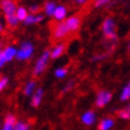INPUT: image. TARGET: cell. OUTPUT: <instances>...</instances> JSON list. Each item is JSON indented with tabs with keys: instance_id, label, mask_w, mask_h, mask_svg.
<instances>
[{
	"instance_id": "33",
	"label": "cell",
	"mask_w": 130,
	"mask_h": 130,
	"mask_svg": "<svg viewBox=\"0 0 130 130\" xmlns=\"http://www.w3.org/2000/svg\"><path fill=\"white\" fill-rule=\"evenodd\" d=\"M128 49H129V51H130V42H129V44H128Z\"/></svg>"
},
{
	"instance_id": "32",
	"label": "cell",
	"mask_w": 130,
	"mask_h": 130,
	"mask_svg": "<svg viewBox=\"0 0 130 130\" xmlns=\"http://www.w3.org/2000/svg\"><path fill=\"white\" fill-rule=\"evenodd\" d=\"M126 109H128V111H129V113H130V105H129L128 107H126Z\"/></svg>"
},
{
	"instance_id": "20",
	"label": "cell",
	"mask_w": 130,
	"mask_h": 130,
	"mask_svg": "<svg viewBox=\"0 0 130 130\" xmlns=\"http://www.w3.org/2000/svg\"><path fill=\"white\" fill-rule=\"evenodd\" d=\"M19 22H20V20L18 19V17H17L16 14L6 16V23H7V25H8V26H11V28H16Z\"/></svg>"
},
{
	"instance_id": "19",
	"label": "cell",
	"mask_w": 130,
	"mask_h": 130,
	"mask_svg": "<svg viewBox=\"0 0 130 130\" xmlns=\"http://www.w3.org/2000/svg\"><path fill=\"white\" fill-rule=\"evenodd\" d=\"M16 16L18 17V19H19L20 22H24V20L26 19V17L29 16L28 10H26L25 7H23V6H19L16 11Z\"/></svg>"
},
{
	"instance_id": "18",
	"label": "cell",
	"mask_w": 130,
	"mask_h": 130,
	"mask_svg": "<svg viewBox=\"0 0 130 130\" xmlns=\"http://www.w3.org/2000/svg\"><path fill=\"white\" fill-rule=\"evenodd\" d=\"M119 99H121L122 102H126V100L130 99V83L126 84L125 86L123 87L122 92H121V94H119Z\"/></svg>"
},
{
	"instance_id": "28",
	"label": "cell",
	"mask_w": 130,
	"mask_h": 130,
	"mask_svg": "<svg viewBox=\"0 0 130 130\" xmlns=\"http://www.w3.org/2000/svg\"><path fill=\"white\" fill-rule=\"evenodd\" d=\"M29 10H30V11L35 14V13H37V12L40 11V5H31V6L29 7Z\"/></svg>"
},
{
	"instance_id": "31",
	"label": "cell",
	"mask_w": 130,
	"mask_h": 130,
	"mask_svg": "<svg viewBox=\"0 0 130 130\" xmlns=\"http://www.w3.org/2000/svg\"><path fill=\"white\" fill-rule=\"evenodd\" d=\"M1 47H3V44H1V41H0V53L3 51V50H1Z\"/></svg>"
},
{
	"instance_id": "21",
	"label": "cell",
	"mask_w": 130,
	"mask_h": 130,
	"mask_svg": "<svg viewBox=\"0 0 130 130\" xmlns=\"http://www.w3.org/2000/svg\"><path fill=\"white\" fill-rule=\"evenodd\" d=\"M68 74V69L64 67H59L56 68L55 72H54V75H55L57 79H63V78H66Z\"/></svg>"
},
{
	"instance_id": "16",
	"label": "cell",
	"mask_w": 130,
	"mask_h": 130,
	"mask_svg": "<svg viewBox=\"0 0 130 130\" xmlns=\"http://www.w3.org/2000/svg\"><path fill=\"white\" fill-rule=\"evenodd\" d=\"M43 14H40V13H37V14H29L28 17H26V19L24 20L23 23L25 24V25H32V24H36V23H40V22H42L43 20Z\"/></svg>"
},
{
	"instance_id": "30",
	"label": "cell",
	"mask_w": 130,
	"mask_h": 130,
	"mask_svg": "<svg viewBox=\"0 0 130 130\" xmlns=\"http://www.w3.org/2000/svg\"><path fill=\"white\" fill-rule=\"evenodd\" d=\"M0 31H3V22H1V18H0Z\"/></svg>"
},
{
	"instance_id": "5",
	"label": "cell",
	"mask_w": 130,
	"mask_h": 130,
	"mask_svg": "<svg viewBox=\"0 0 130 130\" xmlns=\"http://www.w3.org/2000/svg\"><path fill=\"white\" fill-rule=\"evenodd\" d=\"M69 32L71 31H69V29L67 28L66 22H61V23H59L55 26L54 32H53V36H54L55 40H62V38H64Z\"/></svg>"
},
{
	"instance_id": "10",
	"label": "cell",
	"mask_w": 130,
	"mask_h": 130,
	"mask_svg": "<svg viewBox=\"0 0 130 130\" xmlns=\"http://www.w3.org/2000/svg\"><path fill=\"white\" fill-rule=\"evenodd\" d=\"M66 25H67V28L69 29L71 32L76 31L80 28V18L78 16L68 17L67 19H66Z\"/></svg>"
},
{
	"instance_id": "3",
	"label": "cell",
	"mask_w": 130,
	"mask_h": 130,
	"mask_svg": "<svg viewBox=\"0 0 130 130\" xmlns=\"http://www.w3.org/2000/svg\"><path fill=\"white\" fill-rule=\"evenodd\" d=\"M50 50H45L42 54V55L38 57V60L36 61L35 63V67H34V72H32V74L35 75V76H38L45 71V68L48 66V62H49V60H50Z\"/></svg>"
},
{
	"instance_id": "22",
	"label": "cell",
	"mask_w": 130,
	"mask_h": 130,
	"mask_svg": "<svg viewBox=\"0 0 130 130\" xmlns=\"http://www.w3.org/2000/svg\"><path fill=\"white\" fill-rule=\"evenodd\" d=\"M14 130H30V124L24 121H17L16 125H14Z\"/></svg>"
},
{
	"instance_id": "26",
	"label": "cell",
	"mask_w": 130,
	"mask_h": 130,
	"mask_svg": "<svg viewBox=\"0 0 130 130\" xmlns=\"http://www.w3.org/2000/svg\"><path fill=\"white\" fill-rule=\"evenodd\" d=\"M73 86H74V83H73V81H69V83L62 88V93H67V92H69V91L73 88Z\"/></svg>"
},
{
	"instance_id": "34",
	"label": "cell",
	"mask_w": 130,
	"mask_h": 130,
	"mask_svg": "<svg viewBox=\"0 0 130 130\" xmlns=\"http://www.w3.org/2000/svg\"><path fill=\"white\" fill-rule=\"evenodd\" d=\"M0 128H1V124H0Z\"/></svg>"
},
{
	"instance_id": "12",
	"label": "cell",
	"mask_w": 130,
	"mask_h": 130,
	"mask_svg": "<svg viewBox=\"0 0 130 130\" xmlns=\"http://www.w3.org/2000/svg\"><path fill=\"white\" fill-rule=\"evenodd\" d=\"M64 49H66V47H64L63 43H59V44H56V45H54L53 49L50 50V57L53 60H56V59H59V57H61L62 54L64 53Z\"/></svg>"
},
{
	"instance_id": "17",
	"label": "cell",
	"mask_w": 130,
	"mask_h": 130,
	"mask_svg": "<svg viewBox=\"0 0 130 130\" xmlns=\"http://www.w3.org/2000/svg\"><path fill=\"white\" fill-rule=\"evenodd\" d=\"M56 6H57V5H56L54 1H47L43 6L44 13H45L48 17H53L54 16V12H55Z\"/></svg>"
},
{
	"instance_id": "4",
	"label": "cell",
	"mask_w": 130,
	"mask_h": 130,
	"mask_svg": "<svg viewBox=\"0 0 130 130\" xmlns=\"http://www.w3.org/2000/svg\"><path fill=\"white\" fill-rule=\"evenodd\" d=\"M112 100V93L110 91L102 90L97 93L95 97V106L97 107H104Z\"/></svg>"
},
{
	"instance_id": "14",
	"label": "cell",
	"mask_w": 130,
	"mask_h": 130,
	"mask_svg": "<svg viewBox=\"0 0 130 130\" xmlns=\"http://www.w3.org/2000/svg\"><path fill=\"white\" fill-rule=\"evenodd\" d=\"M17 51H18V49H16V47H13V45H8V47H6L4 50H3V54H4L6 61L10 62V61H12L13 59H16Z\"/></svg>"
},
{
	"instance_id": "13",
	"label": "cell",
	"mask_w": 130,
	"mask_h": 130,
	"mask_svg": "<svg viewBox=\"0 0 130 130\" xmlns=\"http://www.w3.org/2000/svg\"><path fill=\"white\" fill-rule=\"evenodd\" d=\"M115 125V121L111 117H105L103 118L98 124V130H111Z\"/></svg>"
},
{
	"instance_id": "2",
	"label": "cell",
	"mask_w": 130,
	"mask_h": 130,
	"mask_svg": "<svg viewBox=\"0 0 130 130\" xmlns=\"http://www.w3.org/2000/svg\"><path fill=\"white\" fill-rule=\"evenodd\" d=\"M34 50H35V48H34V44L31 42H29V41L23 42L20 44V47L18 48L16 59L18 61H26L34 55Z\"/></svg>"
},
{
	"instance_id": "6",
	"label": "cell",
	"mask_w": 130,
	"mask_h": 130,
	"mask_svg": "<svg viewBox=\"0 0 130 130\" xmlns=\"http://www.w3.org/2000/svg\"><path fill=\"white\" fill-rule=\"evenodd\" d=\"M1 10L4 12L5 17L6 16H11V14H16V11H17V5L14 1H12V0H3L1 1Z\"/></svg>"
},
{
	"instance_id": "1",
	"label": "cell",
	"mask_w": 130,
	"mask_h": 130,
	"mask_svg": "<svg viewBox=\"0 0 130 130\" xmlns=\"http://www.w3.org/2000/svg\"><path fill=\"white\" fill-rule=\"evenodd\" d=\"M102 29H103V34H104V36L106 37L107 40H111V41L117 40V34H116V23H115L113 18L107 17L106 19L103 22Z\"/></svg>"
},
{
	"instance_id": "23",
	"label": "cell",
	"mask_w": 130,
	"mask_h": 130,
	"mask_svg": "<svg viewBox=\"0 0 130 130\" xmlns=\"http://www.w3.org/2000/svg\"><path fill=\"white\" fill-rule=\"evenodd\" d=\"M117 116H118L121 119H125V121L130 119V113H129V111H128V109H122V110H119L118 112H117Z\"/></svg>"
},
{
	"instance_id": "25",
	"label": "cell",
	"mask_w": 130,
	"mask_h": 130,
	"mask_svg": "<svg viewBox=\"0 0 130 130\" xmlns=\"http://www.w3.org/2000/svg\"><path fill=\"white\" fill-rule=\"evenodd\" d=\"M109 1H110V0H95L94 6L95 7H103V6H105V5L109 4Z\"/></svg>"
},
{
	"instance_id": "27",
	"label": "cell",
	"mask_w": 130,
	"mask_h": 130,
	"mask_svg": "<svg viewBox=\"0 0 130 130\" xmlns=\"http://www.w3.org/2000/svg\"><path fill=\"white\" fill-rule=\"evenodd\" d=\"M6 62H7V61H6V59H5L4 54H3V51H1V53H0V69L4 67L5 63H6Z\"/></svg>"
},
{
	"instance_id": "29",
	"label": "cell",
	"mask_w": 130,
	"mask_h": 130,
	"mask_svg": "<svg viewBox=\"0 0 130 130\" xmlns=\"http://www.w3.org/2000/svg\"><path fill=\"white\" fill-rule=\"evenodd\" d=\"M86 1L87 0H75V3H76V4H79V5H84Z\"/></svg>"
},
{
	"instance_id": "7",
	"label": "cell",
	"mask_w": 130,
	"mask_h": 130,
	"mask_svg": "<svg viewBox=\"0 0 130 130\" xmlns=\"http://www.w3.org/2000/svg\"><path fill=\"white\" fill-rule=\"evenodd\" d=\"M81 123L83 124H85V125L87 126H91L93 125L95 123V121H97V115H95L94 111L92 110H88V111H85L83 115H81Z\"/></svg>"
},
{
	"instance_id": "15",
	"label": "cell",
	"mask_w": 130,
	"mask_h": 130,
	"mask_svg": "<svg viewBox=\"0 0 130 130\" xmlns=\"http://www.w3.org/2000/svg\"><path fill=\"white\" fill-rule=\"evenodd\" d=\"M36 90H37V88H36V83L34 80H30V81H28V83L24 85L23 93L25 97H32V94L35 93Z\"/></svg>"
},
{
	"instance_id": "24",
	"label": "cell",
	"mask_w": 130,
	"mask_h": 130,
	"mask_svg": "<svg viewBox=\"0 0 130 130\" xmlns=\"http://www.w3.org/2000/svg\"><path fill=\"white\" fill-rule=\"evenodd\" d=\"M7 84H8V79L6 78V76H4V78L0 79V92H3V91L6 88Z\"/></svg>"
},
{
	"instance_id": "9",
	"label": "cell",
	"mask_w": 130,
	"mask_h": 130,
	"mask_svg": "<svg viewBox=\"0 0 130 130\" xmlns=\"http://www.w3.org/2000/svg\"><path fill=\"white\" fill-rule=\"evenodd\" d=\"M43 94H44V91H43V88H41V87L35 91V93H34L31 97V102H30L32 107L40 106L41 103H42V99H43Z\"/></svg>"
},
{
	"instance_id": "11",
	"label": "cell",
	"mask_w": 130,
	"mask_h": 130,
	"mask_svg": "<svg viewBox=\"0 0 130 130\" xmlns=\"http://www.w3.org/2000/svg\"><path fill=\"white\" fill-rule=\"evenodd\" d=\"M54 19L57 20V22H62L66 17H67V7L63 6V5H57L55 8V12H54Z\"/></svg>"
},
{
	"instance_id": "35",
	"label": "cell",
	"mask_w": 130,
	"mask_h": 130,
	"mask_svg": "<svg viewBox=\"0 0 130 130\" xmlns=\"http://www.w3.org/2000/svg\"><path fill=\"white\" fill-rule=\"evenodd\" d=\"M0 79H1V78H0Z\"/></svg>"
},
{
	"instance_id": "8",
	"label": "cell",
	"mask_w": 130,
	"mask_h": 130,
	"mask_svg": "<svg viewBox=\"0 0 130 130\" xmlns=\"http://www.w3.org/2000/svg\"><path fill=\"white\" fill-rule=\"evenodd\" d=\"M17 123V118L13 113H8L5 117V121L3 123V125L0 128V130H14V125Z\"/></svg>"
}]
</instances>
